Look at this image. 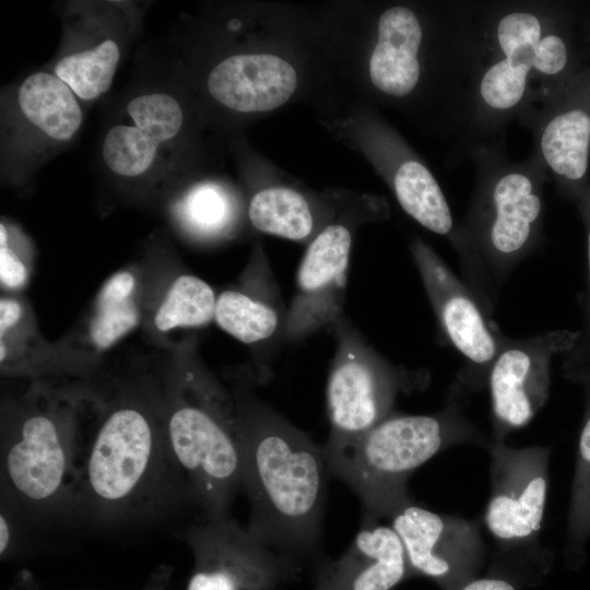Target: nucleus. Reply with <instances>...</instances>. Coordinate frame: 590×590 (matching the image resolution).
Instances as JSON below:
<instances>
[{
	"label": "nucleus",
	"mask_w": 590,
	"mask_h": 590,
	"mask_svg": "<svg viewBox=\"0 0 590 590\" xmlns=\"http://www.w3.org/2000/svg\"><path fill=\"white\" fill-rule=\"evenodd\" d=\"M578 333L553 331L527 339L498 338V352L487 380L494 440L527 425L548 398L554 354L571 350Z\"/></svg>",
	"instance_id": "nucleus-10"
},
{
	"label": "nucleus",
	"mask_w": 590,
	"mask_h": 590,
	"mask_svg": "<svg viewBox=\"0 0 590 590\" xmlns=\"http://www.w3.org/2000/svg\"><path fill=\"white\" fill-rule=\"evenodd\" d=\"M216 297L201 278L178 268L164 285L142 329L161 350L172 347V333L214 321Z\"/></svg>",
	"instance_id": "nucleus-19"
},
{
	"label": "nucleus",
	"mask_w": 590,
	"mask_h": 590,
	"mask_svg": "<svg viewBox=\"0 0 590 590\" xmlns=\"http://www.w3.org/2000/svg\"><path fill=\"white\" fill-rule=\"evenodd\" d=\"M588 263H589V299L587 308V320L585 335L577 338L573 346V355L569 363H574L568 366L569 373L575 376L580 375L585 368L586 373H590V232L588 236Z\"/></svg>",
	"instance_id": "nucleus-34"
},
{
	"label": "nucleus",
	"mask_w": 590,
	"mask_h": 590,
	"mask_svg": "<svg viewBox=\"0 0 590 590\" xmlns=\"http://www.w3.org/2000/svg\"><path fill=\"white\" fill-rule=\"evenodd\" d=\"M1 496L36 524L75 523L82 461L96 415L94 380L4 378Z\"/></svg>",
	"instance_id": "nucleus-2"
},
{
	"label": "nucleus",
	"mask_w": 590,
	"mask_h": 590,
	"mask_svg": "<svg viewBox=\"0 0 590 590\" xmlns=\"http://www.w3.org/2000/svg\"><path fill=\"white\" fill-rule=\"evenodd\" d=\"M296 85L294 68L268 54L231 56L219 62L206 80L216 102L240 113L274 109L292 96Z\"/></svg>",
	"instance_id": "nucleus-17"
},
{
	"label": "nucleus",
	"mask_w": 590,
	"mask_h": 590,
	"mask_svg": "<svg viewBox=\"0 0 590 590\" xmlns=\"http://www.w3.org/2000/svg\"><path fill=\"white\" fill-rule=\"evenodd\" d=\"M33 270V256L27 241L13 226L0 224V284L2 293L21 294Z\"/></svg>",
	"instance_id": "nucleus-30"
},
{
	"label": "nucleus",
	"mask_w": 590,
	"mask_h": 590,
	"mask_svg": "<svg viewBox=\"0 0 590 590\" xmlns=\"http://www.w3.org/2000/svg\"><path fill=\"white\" fill-rule=\"evenodd\" d=\"M352 233L343 224L323 227L309 243L296 274L281 340L295 344L332 329L344 315Z\"/></svg>",
	"instance_id": "nucleus-12"
},
{
	"label": "nucleus",
	"mask_w": 590,
	"mask_h": 590,
	"mask_svg": "<svg viewBox=\"0 0 590 590\" xmlns=\"http://www.w3.org/2000/svg\"><path fill=\"white\" fill-rule=\"evenodd\" d=\"M413 253L445 333L482 381L497 355L498 338L489 329L471 292L435 253L424 246H416Z\"/></svg>",
	"instance_id": "nucleus-13"
},
{
	"label": "nucleus",
	"mask_w": 590,
	"mask_h": 590,
	"mask_svg": "<svg viewBox=\"0 0 590 590\" xmlns=\"http://www.w3.org/2000/svg\"><path fill=\"white\" fill-rule=\"evenodd\" d=\"M133 125L158 144H169L180 132L184 113L178 101L165 92L142 93L127 104Z\"/></svg>",
	"instance_id": "nucleus-28"
},
{
	"label": "nucleus",
	"mask_w": 590,
	"mask_h": 590,
	"mask_svg": "<svg viewBox=\"0 0 590 590\" xmlns=\"http://www.w3.org/2000/svg\"><path fill=\"white\" fill-rule=\"evenodd\" d=\"M589 142L590 117L581 110H571L547 125L541 148L553 170L569 179H579L587 170Z\"/></svg>",
	"instance_id": "nucleus-26"
},
{
	"label": "nucleus",
	"mask_w": 590,
	"mask_h": 590,
	"mask_svg": "<svg viewBox=\"0 0 590 590\" xmlns=\"http://www.w3.org/2000/svg\"><path fill=\"white\" fill-rule=\"evenodd\" d=\"M286 312L272 269L258 253L233 284L217 294L214 321L239 342L259 347L281 339Z\"/></svg>",
	"instance_id": "nucleus-16"
},
{
	"label": "nucleus",
	"mask_w": 590,
	"mask_h": 590,
	"mask_svg": "<svg viewBox=\"0 0 590 590\" xmlns=\"http://www.w3.org/2000/svg\"><path fill=\"white\" fill-rule=\"evenodd\" d=\"M331 331L335 339L326 402L329 434L324 444L352 440L392 412L397 397L425 385L426 375L387 361L341 316Z\"/></svg>",
	"instance_id": "nucleus-6"
},
{
	"label": "nucleus",
	"mask_w": 590,
	"mask_h": 590,
	"mask_svg": "<svg viewBox=\"0 0 590 590\" xmlns=\"http://www.w3.org/2000/svg\"><path fill=\"white\" fill-rule=\"evenodd\" d=\"M167 358L168 350H161L121 369L108 363L96 378L98 403L80 472L75 523L127 529L170 511L196 514L167 441Z\"/></svg>",
	"instance_id": "nucleus-1"
},
{
	"label": "nucleus",
	"mask_w": 590,
	"mask_h": 590,
	"mask_svg": "<svg viewBox=\"0 0 590 590\" xmlns=\"http://www.w3.org/2000/svg\"><path fill=\"white\" fill-rule=\"evenodd\" d=\"M184 538L197 559L187 590H273L297 567L231 515L197 517L185 527Z\"/></svg>",
	"instance_id": "nucleus-8"
},
{
	"label": "nucleus",
	"mask_w": 590,
	"mask_h": 590,
	"mask_svg": "<svg viewBox=\"0 0 590 590\" xmlns=\"http://www.w3.org/2000/svg\"><path fill=\"white\" fill-rule=\"evenodd\" d=\"M497 36L503 51L507 55L523 44H538L541 40L540 23L532 14L511 13L499 22Z\"/></svg>",
	"instance_id": "nucleus-32"
},
{
	"label": "nucleus",
	"mask_w": 590,
	"mask_h": 590,
	"mask_svg": "<svg viewBox=\"0 0 590 590\" xmlns=\"http://www.w3.org/2000/svg\"><path fill=\"white\" fill-rule=\"evenodd\" d=\"M590 535V416L580 434L577 465L568 516V538L573 544Z\"/></svg>",
	"instance_id": "nucleus-29"
},
{
	"label": "nucleus",
	"mask_w": 590,
	"mask_h": 590,
	"mask_svg": "<svg viewBox=\"0 0 590 590\" xmlns=\"http://www.w3.org/2000/svg\"><path fill=\"white\" fill-rule=\"evenodd\" d=\"M456 590H518L517 583L500 576L475 577Z\"/></svg>",
	"instance_id": "nucleus-35"
},
{
	"label": "nucleus",
	"mask_w": 590,
	"mask_h": 590,
	"mask_svg": "<svg viewBox=\"0 0 590 590\" xmlns=\"http://www.w3.org/2000/svg\"><path fill=\"white\" fill-rule=\"evenodd\" d=\"M394 191L404 211L420 224L440 235L451 231L445 196L425 166L415 161L402 164L394 176Z\"/></svg>",
	"instance_id": "nucleus-25"
},
{
	"label": "nucleus",
	"mask_w": 590,
	"mask_h": 590,
	"mask_svg": "<svg viewBox=\"0 0 590 590\" xmlns=\"http://www.w3.org/2000/svg\"><path fill=\"white\" fill-rule=\"evenodd\" d=\"M178 269L162 249H151L135 262L110 274L74 327L59 340L81 363L96 373L106 355L134 330L142 328L161 291Z\"/></svg>",
	"instance_id": "nucleus-7"
},
{
	"label": "nucleus",
	"mask_w": 590,
	"mask_h": 590,
	"mask_svg": "<svg viewBox=\"0 0 590 590\" xmlns=\"http://www.w3.org/2000/svg\"><path fill=\"white\" fill-rule=\"evenodd\" d=\"M22 120L44 140L67 143L79 132L83 111L79 98L52 72H34L16 92Z\"/></svg>",
	"instance_id": "nucleus-21"
},
{
	"label": "nucleus",
	"mask_w": 590,
	"mask_h": 590,
	"mask_svg": "<svg viewBox=\"0 0 590 590\" xmlns=\"http://www.w3.org/2000/svg\"><path fill=\"white\" fill-rule=\"evenodd\" d=\"M250 223L260 232L286 239L306 240L315 228V217L307 199L285 187L256 192L248 206Z\"/></svg>",
	"instance_id": "nucleus-24"
},
{
	"label": "nucleus",
	"mask_w": 590,
	"mask_h": 590,
	"mask_svg": "<svg viewBox=\"0 0 590 590\" xmlns=\"http://www.w3.org/2000/svg\"><path fill=\"white\" fill-rule=\"evenodd\" d=\"M484 441L481 432L452 401L437 413H391L358 437L340 444H323L332 476L343 481L359 498L363 517L391 518L411 503L408 480L440 451L463 442Z\"/></svg>",
	"instance_id": "nucleus-5"
},
{
	"label": "nucleus",
	"mask_w": 590,
	"mask_h": 590,
	"mask_svg": "<svg viewBox=\"0 0 590 590\" xmlns=\"http://www.w3.org/2000/svg\"><path fill=\"white\" fill-rule=\"evenodd\" d=\"M237 215L234 197L215 184H199L184 192L173 205L179 228L199 241L227 236Z\"/></svg>",
	"instance_id": "nucleus-23"
},
{
	"label": "nucleus",
	"mask_w": 590,
	"mask_h": 590,
	"mask_svg": "<svg viewBox=\"0 0 590 590\" xmlns=\"http://www.w3.org/2000/svg\"><path fill=\"white\" fill-rule=\"evenodd\" d=\"M121 47L114 37H103L63 54L55 63L52 73L58 76L80 101L92 102L111 86Z\"/></svg>",
	"instance_id": "nucleus-22"
},
{
	"label": "nucleus",
	"mask_w": 590,
	"mask_h": 590,
	"mask_svg": "<svg viewBox=\"0 0 590 590\" xmlns=\"http://www.w3.org/2000/svg\"><path fill=\"white\" fill-rule=\"evenodd\" d=\"M0 368L3 378H96L59 340L49 342L43 337L31 303L22 294L2 293L0 297Z\"/></svg>",
	"instance_id": "nucleus-14"
},
{
	"label": "nucleus",
	"mask_w": 590,
	"mask_h": 590,
	"mask_svg": "<svg viewBox=\"0 0 590 590\" xmlns=\"http://www.w3.org/2000/svg\"><path fill=\"white\" fill-rule=\"evenodd\" d=\"M422 30L414 13L403 7L385 11L378 23V42L373 51L369 74L380 91L404 96L420 76L416 58Z\"/></svg>",
	"instance_id": "nucleus-18"
},
{
	"label": "nucleus",
	"mask_w": 590,
	"mask_h": 590,
	"mask_svg": "<svg viewBox=\"0 0 590 590\" xmlns=\"http://www.w3.org/2000/svg\"><path fill=\"white\" fill-rule=\"evenodd\" d=\"M166 435L197 517L229 516L241 491L238 418L232 390L209 369L191 333L168 350Z\"/></svg>",
	"instance_id": "nucleus-4"
},
{
	"label": "nucleus",
	"mask_w": 590,
	"mask_h": 590,
	"mask_svg": "<svg viewBox=\"0 0 590 590\" xmlns=\"http://www.w3.org/2000/svg\"><path fill=\"white\" fill-rule=\"evenodd\" d=\"M161 146L134 125L118 123L103 139L102 157L116 176L135 179L153 168Z\"/></svg>",
	"instance_id": "nucleus-27"
},
{
	"label": "nucleus",
	"mask_w": 590,
	"mask_h": 590,
	"mask_svg": "<svg viewBox=\"0 0 590 590\" xmlns=\"http://www.w3.org/2000/svg\"><path fill=\"white\" fill-rule=\"evenodd\" d=\"M390 520L404 546L411 575L427 577L444 590H456L476 577L484 544L475 522L413 502Z\"/></svg>",
	"instance_id": "nucleus-11"
},
{
	"label": "nucleus",
	"mask_w": 590,
	"mask_h": 590,
	"mask_svg": "<svg viewBox=\"0 0 590 590\" xmlns=\"http://www.w3.org/2000/svg\"><path fill=\"white\" fill-rule=\"evenodd\" d=\"M567 50L557 36L542 38L535 48L534 68L546 74L558 73L566 64Z\"/></svg>",
	"instance_id": "nucleus-33"
},
{
	"label": "nucleus",
	"mask_w": 590,
	"mask_h": 590,
	"mask_svg": "<svg viewBox=\"0 0 590 590\" xmlns=\"http://www.w3.org/2000/svg\"><path fill=\"white\" fill-rule=\"evenodd\" d=\"M491 450L492 492L484 523L503 546L532 542L539 533L548 492L547 447L512 448L494 440Z\"/></svg>",
	"instance_id": "nucleus-9"
},
{
	"label": "nucleus",
	"mask_w": 590,
	"mask_h": 590,
	"mask_svg": "<svg viewBox=\"0 0 590 590\" xmlns=\"http://www.w3.org/2000/svg\"><path fill=\"white\" fill-rule=\"evenodd\" d=\"M410 575L404 546L393 528L363 517L344 553L318 567L315 590H392Z\"/></svg>",
	"instance_id": "nucleus-15"
},
{
	"label": "nucleus",
	"mask_w": 590,
	"mask_h": 590,
	"mask_svg": "<svg viewBox=\"0 0 590 590\" xmlns=\"http://www.w3.org/2000/svg\"><path fill=\"white\" fill-rule=\"evenodd\" d=\"M524 68H515L504 59L488 69L481 83V94L492 107L506 109L516 105L523 95L528 74Z\"/></svg>",
	"instance_id": "nucleus-31"
},
{
	"label": "nucleus",
	"mask_w": 590,
	"mask_h": 590,
	"mask_svg": "<svg viewBox=\"0 0 590 590\" xmlns=\"http://www.w3.org/2000/svg\"><path fill=\"white\" fill-rule=\"evenodd\" d=\"M241 453V491L250 505L247 529L295 560H319L327 480L322 449L260 399L251 369L229 375Z\"/></svg>",
	"instance_id": "nucleus-3"
},
{
	"label": "nucleus",
	"mask_w": 590,
	"mask_h": 590,
	"mask_svg": "<svg viewBox=\"0 0 590 590\" xmlns=\"http://www.w3.org/2000/svg\"><path fill=\"white\" fill-rule=\"evenodd\" d=\"M495 217L488 233L494 256L489 272L503 278L511 269L510 261L523 249L532 224L541 212V200L532 192L530 179L521 174L502 178L493 192Z\"/></svg>",
	"instance_id": "nucleus-20"
}]
</instances>
